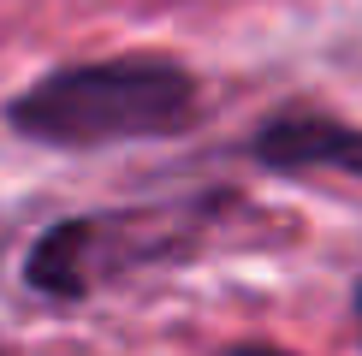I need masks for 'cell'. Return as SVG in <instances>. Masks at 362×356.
<instances>
[{"label":"cell","mask_w":362,"mask_h":356,"mask_svg":"<svg viewBox=\"0 0 362 356\" xmlns=\"http://www.w3.org/2000/svg\"><path fill=\"white\" fill-rule=\"evenodd\" d=\"M95 232L101 220H59L42 232V244L30 249L24 273L36 291L48 297H83L89 291V256H95Z\"/></svg>","instance_id":"3"},{"label":"cell","mask_w":362,"mask_h":356,"mask_svg":"<svg viewBox=\"0 0 362 356\" xmlns=\"http://www.w3.org/2000/svg\"><path fill=\"white\" fill-rule=\"evenodd\" d=\"M250 155L274 172H351L362 178V131L339 125V119H321V113H285L274 125L255 131Z\"/></svg>","instance_id":"2"},{"label":"cell","mask_w":362,"mask_h":356,"mask_svg":"<svg viewBox=\"0 0 362 356\" xmlns=\"http://www.w3.org/2000/svg\"><path fill=\"white\" fill-rule=\"evenodd\" d=\"M238 356H291V350H274V345H244Z\"/></svg>","instance_id":"4"},{"label":"cell","mask_w":362,"mask_h":356,"mask_svg":"<svg viewBox=\"0 0 362 356\" xmlns=\"http://www.w3.org/2000/svg\"><path fill=\"white\" fill-rule=\"evenodd\" d=\"M356 321H362V285H356Z\"/></svg>","instance_id":"5"},{"label":"cell","mask_w":362,"mask_h":356,"mask_svg":"<svg viewBox=\"0 0 362 356\" xmlns=\"http://www.w3.org/2000/svg\"><path fill=\"white\" fill-rule=\"evenodd\" d=\"M196 119V83L173 59H101L30 83L6 107V125L48 148H107L173 137Z\"/></svg>","instance_id":"1"}]
</instances>
